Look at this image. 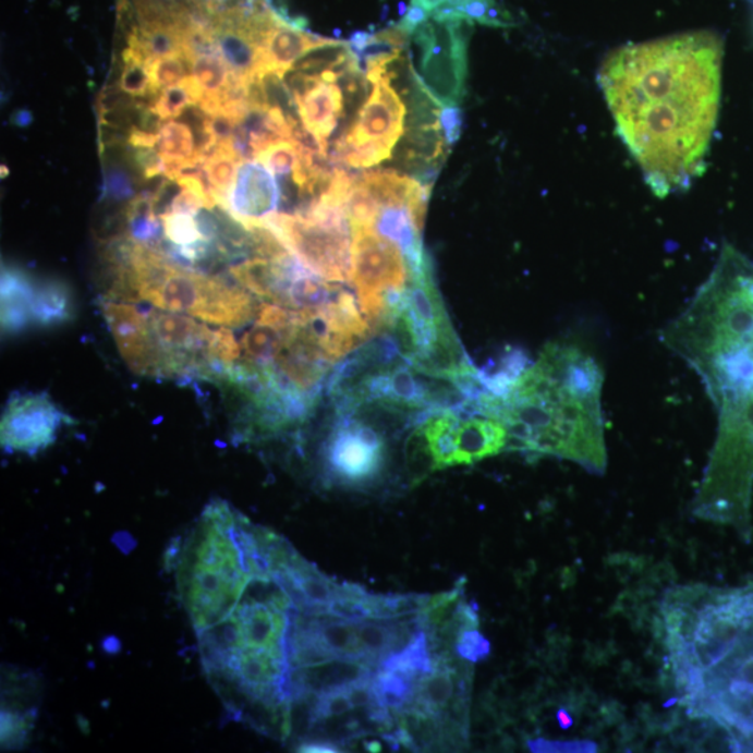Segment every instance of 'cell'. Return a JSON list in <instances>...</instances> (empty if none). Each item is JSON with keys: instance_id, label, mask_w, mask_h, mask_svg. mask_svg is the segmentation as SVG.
<instances>
[{"instance_id": "4316f807", "label": "cell", "mask_w": 753, "mask_h": 753, "mask_svg": "<svg viewBox=\"0 0 753 753\" xmlns=\"http://www.w3.org/2000/svg\"><path fill=\"white\" fill-rule=\"evenodd\" d=\"M359 643H361L363 658L380 667L381 663L391 655L392 620L356 621Z\"/></svg>"}, {"instance_id": "8992f818", "label": "cell", "mask_w": 753, "mask_h": 753, "mask_svg": "<svg viewBox=\"0 0 753 753\" xmlns=\"http://www.w3.org/2000/svg\"><path fill=\"white\" fill-rule=\"evenodd\" d=\"M242 517L228 502L212 501L183 546L174 547L179 595L197 635L231 615L252 580Z\"/></svg>"}, {"instance_id": "9c48e42d", "label": "cell", "mask_w": 753, "mask_h": 753, "mask_svg": "<svg viewBox=\"0 0 753 753\" xmlns=\"http://www.w3.org/2000/svg\"><path fill=\"white\" fill-rule=\"evenodd\" d=\"M386 434L356 409L338 411L323 448L328 481L349 487L376 482L387 465Z\"/></svg>"}, {"instance_id": "7a4b0ae2", "label": "cell", "mask_w": 753, "mask_h": 753, "mask_svg": "<svg viewBox=\"0 0 753 753\" xmlns=\"http://www.w3.org/2000/svg\"><path fill=\"white\" fill-rule=\"evenodd\" d=\"M663 342L700 376L716 408L717 438L693 502L702 520L734 522L753 485V263L731 244Z\"/></svg>"}, {"instance_id": "5b68a950", "label": "cell", "mask_w": 753, "mask_h": 753, "mask_svg": "<svg viewBox=\"0 0 753 753\" xmlns=\"http://www.w3.org/2000/svg\"><path fill=\"white\" fill-rule=\"evenodd\" d=\"M104 257L111 282L107 299L146 302L159 311L223 328H241L256 320L260 303L233 279L184 266L126 234L109 239Z\"/></svg>"}, {"instance_id": "f1b7e54d", "label": "cell", "mask_w": 753, "mask_h": 753, "mask_svg": "<svg viewBox=\"0 0 753 753\" xmlns=\"http://www.w3.org/2000/svg\"><path fill=\"white\" fill-rule=\"evenodd\" d=\"M260 162L278 178L292 177L301 163V149L292 139H278L263 148L256 156Z\"/></svg>"}, {"instance_id": "d590c367", "label": "cell", "mask_w": 753, "mask_h": 753, "mask_svg": "<svg viewBox=\"0 0 753 753\" xmlns=\"http://www.w3.org/2000/svg\"><path fill=\"white\" fill-rule=\"evenodd\" d=\"M432 14L433 4L430 0H411L405 16L397 24V27L401 28L403 33H406L409 37H412V34L415 33L422 24H425L432 19Z\"/></svg>"}, {"instance_id": "d6a6232c", "label": "cell", "mask_w": 753, "mask_h": 753, "mask_svg": "<svg viewBox=\"0 0 753 753\" xmlns=\"http://www.w3.org/2000/svg\"><path fill=\"white\" fill-rule=\"evenodd\" d=\"M453 651L463 660L477 663L485 660L490 655V642L477 630H467L458 637L456 649Z\"/></svg>"}, {"instance_id": "8fae6325", "label": "cell", "mask_w": 753, "mask_h": 753, "mask_svg": "<svg viewBox=\"0 0 753 753\" xmlns=\"http://www.w3.org/2000/svg\"><path fill=\"white\" fill-rule=\"evenodd\" d=\"M352 278L357 303L387 301L406 291L408 263L396 243L373 228H351Z\"/></svg>"}, {"instance_id": "3957f363", "label": "cell", "mask_w": 753, "mask_h": 753, "mask_svg": "<svg viewBox=\"0 0 753 753\" xmlns=\"http://www.w3.org/2000/svg\"><path fill=\"white\" fill-rule=\"evenodd\" d=\"M661 628L682 705L753 748V590L678 587Z\"/></svg>"}, {"instance_id": "74e56055", "label": "cell", "mask_w": 753, "mask_h": 753, "mask_svg": "<svg viewBox=\"0 0 753 753\" xmlns=\"http://www.w3.org/2000/svg\"><path fill=\"white\" fill-rule=\"evenodd\" d=\"M533 752H595L596 745L591 742H557L536 740L529 742Z\"/></svg>"}, {"instance_id": "f546056e", "label": "cell", "mask_w": 753, "mask_h": 753, "mask_svg": "<svg viewBox=\"0 0 753 753\" xmlns=\"http://www.w3.org/2000/svg\"><path fill=\"white\" fill-rule=\"evenodd\" d=\"M406 466L409 476L417 485L423 478L437 471L430 447H428L425 432L422 425H417L415 430L409 436L405 447Z\"/></svg>"}, {"instance_id": "277c9868", "label": "cell", "mask_w": 753, "mask_h": 753, "mask_svg": "<svg viewBox=\"0 0 753 753\" xmlns=\"http://www.w3.org/2000/svg\"><path fill=\"white\" fill-rule=\"evenodd\" d=\"M603 380L600 364L578 343H548L506 396L486 393L478 412L507 426L508 450L567 459L603 475Z\"/></svg>"}, {"instance_id": "d4e9b609", "label": "cell", "mask_w": 753, "mask_h": 753, "mask_svg": "<svg viewBox=\"0 0 753 753\" xmlns=\"http://www.w3.org/2000/svg\"><path fill=\"white\" fill-rule=\"evenodd\" d=\"M430 596L427 595H371L364 597L368 618L396 620V618L422 615Z\"/></svg>"}, {"instance_id": "ba28073f", "label": "cell", "mask_w": 753, "mask_h": 753, "mask_svg": "<svg viewBox=\"0 0 753 753\" xmlns=\"http://www.w3.org/2000/svg\"><path fill=\"white\" fill-rule=\"evenodd\" d=\"M266 226L308 271L329 282H351L352 232L347 214L302 217L278 212Z\"/></svg>"}, {"instance_id": "cb8c5ba5", "label": "cell", "mask_w": 753, "mask_h": 753, "mask_svg": "<svg viewBox=\"0 0 753 753\" xmlns=\"http://www.w3.org/2000/svg\"><path fill=\"white\" fill-rule=\"evenodd\" d=\"M433 667V653L425 630L418 633L405 649L386 658L380 665V668L396 671L398 675H402L408 680L415 682V684L421 681L422 677L432 672Z\"/></svg>"}, {"instance_id": "5bb4252c", "label": "cell", "mask_w": 753, "mask_h": 753, "mask_svg": "<svg viewBox=\"0 0 753 753\" xmlns=\"http://www.w3.org/2000/svg\"><path fill=\"white\" fill-rule=\"evenodd\" d=\"M281 207V187L271 171L253 159L239 167L228 211L244 227L264 226Z\"/></svg>"}, {"instance_id": "44dd1931", "label": "cell", "mask_w": 753, "mask_h": 753, "mask_svg": "<svg viewBox=\"0 0 753 753\" xmlns=\"http://www.w3.org/2000/svg\"><path fill=\"white\" fill-rule=\"evenodd\" d=\"M244 159L236 151L233 142L218 143L216 151L204 161L209 186L218 206L228 208L239 167Z\"/></svg>"}, {"instance_id": "836d02e7", "label": "cell", "mask_w": 753, "mask_h": 753, "mask_svg": "<svg viewBox=\"0 0 753 753\" xmlns=\"http://www.w3.org/2000/svg\"><path fill=\"white\" fill-rule=\"evenodd\" d=\"M438 124H440V132L446 146L451 149L462 133L463 113L459 105L441 107L440 112H438Z\"/></svg>"}, {"instance_id": "4fadbf2b", "label": "cell", "mask_w": 753, "mask_h": 753, "mask_svg": "<svg viewBox=\"0 0 753 753\" xmlns=\"http://www.w3.org/2000/svg\"><path fill=\"white\" fill-rule=\"evenodd\" d=\"M105 320L119 352L133 373L143 377H159V359L154 345L147 312L132 303L104 299Z\"/></svg>"}, {"instance_id": "9a60e30c", "label": "cell", "mask_w": 753, "mask_h": 753, "mask_svg": "<svg viewBox=\"0 0 753 753\" xmlns=\"http://www.w3.org/2000/svg\"><path fill=\"white\" fill-rule=\"evenodd\" d=\"M377 665L356 658H333L318 665L291 668L289 670V693L291 700L301 695L342 690L359 681L372 680L378 671Z\"/></svg>"}, {"instance_id": "d6986e66", "label": "cell", "mask_w": 753, "mask_h": 753, "mask_svg": "<svg viewBox=\"0 0 753 753\" xmlns=\"http://www.w3.org/2000/svg\"><path fill=\"white\" fill-rule=\"evenodd\" d=\"M37 283L17 268H3L2 326L9 333L22 331L33 324V303Z\"/></svg>"}, {"instance_id": "b9f144b4", "label": "cell", "mask_w": 753, "mask_h": 753, "mask_svg": "<svg viewBox=\"0 0 753 753\" xmlns=\"http://www.w3.org/2000/svg\"><path fill=\"white\" fill-rule=\"evenodd\" d=\"M558 721H560L562 727H568V725L571 722L570 717H568L567 713L563 712H560V715H558Z\"/></svg>"}, {"instance_id": "30bf717a", "label": "cell", "mask_w": 753, "mask_h": 753, "mask_svg": "<svg viewBox=\"0 0 753 753\" xmlns=\"http://www.w3.org/2000/svg\"><path fill=\"white\" fill-rule=\"evenodd\" d=\"M465 24L469 23L463 20L430 19L412 34L413 42L421 51L416 77L440 107L459 105L465 96Z\"/></svg>"}, {"instance_id": "4dcf8cb0", "label": "cell", "mask_w": 753, "mask_h": 753, "mask_svg": "<svg viewBox=\"0 0 753 753\" xmlns=\"http://www.w3.org/2000/svg\"><path fill=\"white\" fill-rule=\"evenodd\" d=\"M187 64L191 62L182 54L167 58L148 59L146 63L153 92L159 94L165 88L177 86L189 76Z\"/></svg>"}, {"instance_id": "ab89813d", "label": "cell", "mask_w": 753, "mask_h": 753, "mask_svg": "<svg viewBox=\"0 0 753 753\" xmlns=\"http://www.w3.org/2000/svg\"><path fill=\"white\" fill-rule=\"evenodd\" d=\"M13 122L14 124H17V126L26 127L28 126V124H32L33 114L28 111H20L16 114H14Z\"/></svg>"}, {"instance_id": "2e32d148", "label": "cell", "mask_w": 753, "mask_h": 753, "mask_svg": "<svg viewBox=\"0 0 753 753\" xmlns=\"http://www.w3.org/2000/svg\"><path fill=\"white\" fill-rule=\"evenodd\" d=\"M278 12V22L269 29L263 45V72L274 70L287 74L314 49L336 44L338 39L320 37L306 28L297 27ZM260 73V74H262Z\"/></svg>"}, {"instance_id": "603a6c76", "label": "cell", "mask_w": 753, "mask_h": 753, "mask_svg": "<svg viewBox=\"0 0 753 753\" xmlns=\"http://www.w3.org/2000/svg\"><path fill=\"white\" fill-rule=\"evenodd\" d=\"M72 296L59 282L37 283L33 303V324L52 326L72 318Z\"/></svg>"}, {"instance_id": "60d3db41", "label": "cell", "mask_w": 753, "mask_h": 753, "mask_svg": "<svg viewBox=\"0 0 753 753\" xmlns=\"http://www.w3.org/2000/svg\"><path fill=\"white\" fill-rule=\"evenodd\" d=\"M363 745H364V748H366V750L368 752H381L382 751V745L380 744V742H377V741H364Z\"/></svg>"}, {"instance_id": "e0dca14e", "label": "cell", "mask_w": 753, "mask_h": 753, "mask_svg": "<svg viewBox=\"0 0 753 753\" xmlns=\"http://www.w3.org/2000/svg\"><path fill=\"white\" fill-rule=\"evenodd\" d=\"M510 433L500 418L472 413L461 416L457 432L456 465H473L508 450Z\"/></svg>"}, {"instance_id": "e575fe53", "label": "cell", "mask_w": 753, "mask_h": 753, "mask_svg": "<svg viewBox=\"0 0 753 753\" xmlns=\"http://www.w3.org/2000/svg\"><path fill=\"white\" fill-rule=\"evenodd\" d=\"M105 193L118 202L132 199L134 189L131 174L124 172L122 168H109L108 172L105 173Z\"/></svg>"}, {"instance_id": "7c38bea8", "label": "cell", "mask_w": 753, "mask_h": 753, "mask_svg": "<svg viewBox=\"0 0 753 753\" xmlns=\"http://www.w3.org/2000/svg\"><path fill=\"white\" fill-rule=\"evenodd\" d=\"M64 422L70 418L47 393H16L2 416V447L9 452L37 456L51 446Z\"/></svg>"}, {"instance_id": "1f68e13d", "label": "cell", "mask_w": 753, "mask_h": 753, "mask_svg": "<svg viewBox=\"0 0 753 753\" xmlns=\"http://www.w3.org/2000/svg\"><path fill=\"white\" fill-rule=\"evenodd\" d=\"M35 719V709L17 711L2 707V748L16 750L27 741Z\"/></svg>"}, {"instance_id": "ffe728a7", "label": "cell", "mask_w": 753, "mask_h": 753, "mask_svg": "<svg viewBox=\"0 0 753 753\" xmlns=\"http://www.w3.org/2000/svg\"><path fill=\"white\" fill-rule=\"evenodd\" d=\"M461 415L458 412L438 411L421 423L437 471L456 465L457 432Z\"/></svg>"}, {"instance_id": "8d00e7d4", "label": "cell", "mask_w": 753, "mask_h": 753, "mask_svg": "<svg viewBox=\"0 0 753 753\" xmlns=\"http://www.w3.org/2000/svg\"><path fill=\"white\" fill-rule=\"evenodd\" d=\"M433 4L432 19L436 20H463V10L475 0H430ZM467 23V22H466ZM472 26V24H471Z\"/></svg>"}, {"instance_id": "ac0fdd59", "label": "cell", "mask_w": 753, "mask_h": 753, "mask_svg": "<svg viewBox=\"0 0 753 753\" xmlns=\"http://www.w3.org/2000/svg\"><path fill=\"white\" fill-rule=\"evenodd\" d=\"M337 83L318 80L302 97L295 99L303 126L329 149L328 139L343 117L345 101Z\"/></svg>"}, {"instance_id": "83f0119b", "label": "cell", "mask_w": 753, "mask_h": 753, "mask_svg": "<svg viewBox=\"0 0 753 753\" xmlns=\"http://www.w3.org/2000/svg\"><path fill=\"white\" fill-rule=\"evenodd\" d=\"M378 700L391 711L401 709L415 697L416 684L396 671L378 668L374 677Z\"/></svg>"}, {"instance_id": "484cf974", "label": "cell", "mask_w": 753, "mask_h": 753, "mask_svg": "<svg viewBox=\"0 0 753 753\" xmlns=\"http://www.w3.org/2000/svg\"><path fill=\"white\" fill-rule=\"evenodd\" d=\"M204 96L202 86L194 74H189L177 86L165 88L153 109L162 121L182 117L183 109L197 107Z\"/></svg>"}, {"instance_id": "f35d334b", "label": "cell", "mask_w": 753, "mask_h": 753, "mask_svg": "<svg viewBox=\"0 0 753 753\" xmlns=\"http://www.w3.org/2000/svg\"><path fill=\"white\" fill-rule=\"evenodd\" d=\"M297 752H308V753H336L341 752V745L337 742L326 741V740H312L302 741L297 745Z\"/></svg>"}, {"instance_id": "7402d4cb", "label": "cell", "mask_w": 753, "mask_h": 753, "mask_svg": "<svg viewBox=\"0 0 753 753\" xmlns=\"http://www.w3.org/2000/svg\"><path fill=\"white\" fill-rule=\"evenodd\" d=\"M158 154L163 162L177 165L204 163L198 156L196 138L186 123L169 121L158 133Z\"/></svg>"}, {"instance_id": "6da1fadb", "label": "cell", "mask_w": 753, "mask_h": 753, "mask_svg": "<svg viewBox=\"0 0 753 753\" xmlns=\"http://www.w3.org/2000/svg\"><path fill=\"white\" fill-rule=\"evenodd\" d=\"M722 41L712 32L627 45L602 64L600 87L623 143L657 197L702 171L721 93Z\"/></svg>"}, {"instance_id": "52a82bcc", "label": "cell", "mask_w": 753, "mask_h": 753, "mask_svg": "<svg viewBox=\"0 0 753 753\" xmlns=\"http://www.w3.org/2000/svg\"><path fill=\"white\" fill-rule=\"evenodd\" d=\"M373 89L351 129L338 139L332 161L349 168H372L390 159L405 133L406 105L392 87L388 69L366 73Z\"/></svg>"}]
</instances>
